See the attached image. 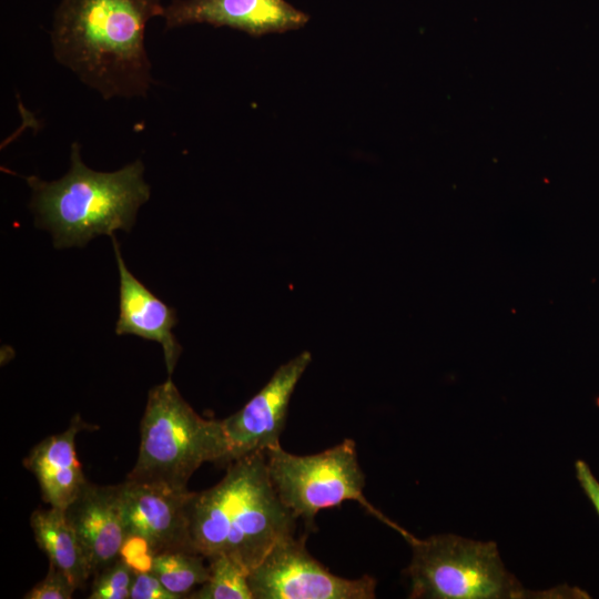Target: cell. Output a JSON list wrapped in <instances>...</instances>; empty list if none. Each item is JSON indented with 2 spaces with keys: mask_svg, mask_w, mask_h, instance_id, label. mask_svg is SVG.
I'll return each instance as SVG.
<instances>
[{
  "mask_svg": "<svg viewBox=\"0 0 599 599\" xmlns=\"http://www.w3.org/2000/svg\"><path fill=\"white\" fill-rule=\"evenodd\" d=\"M70 160L68 173L57 181L23 176L32 190L35 224L51 232L58 248L84 246L98 235L130 231L150 197L141 160L114 172L93 171L81 160L77 142Z\"/></svg>",
  "mask_w": 599,
  "mask_h": 599,
  "instance_id": "3",
  "label": "cell"
},
{
  "mask_svg": "<svg viewBox=\"0 0 599 599\" xmlns=\"http://www.w3.org/2000/svg\"><path fill=\"white\" fill-rule=\"evenodd\" d=\"M403 538L412 548L405 569L412 599L535 598L510 573L494 541H477L454 534L419 539Z\"/></svg>",
  "mask_w": 599,
  "mask_h": 599,
  "instance_id": "5",
  "label": "cell"
},
{
  "mask_svg": "<svg viewBox=\"0 0 599 599\" xmlns=\"http://www.w3.org/2000/svg\"><path fill=\"white\" fill-rule=\"evenodd\" d=\"M186 517L194 552L206 559L226 556L247 573L295 535L298 520L272 485L265 451L232 461L215 486L192 491Z\"/></svg>",
  "mask_w": 599,
  "mask_h": 599,
  "instance_id": "2",
  "label": "cell"
},
{
  "mask_svg": "<svg viewBox=\"0 0 599 599\" xmlns=\"http://www.w3.org/2000/svg\"><path fill=\"white\" fill-rule=\"evenodd\" d=\"M306 535L277 542L247 575L253 599H373L377 581L332 573L306 549Z\"/></svg>",
  "mask_w": 599,
  "mask_h": 599,
  "instance_id": "7",
  "label": "cell"
},
{
  "mask_svg": "<svg viewBox=\"0 0 599 599\" xmlns=\"http://www.w3.org/2000/svg\"><path fill=\"white\" fill-rule=\"evenodd\" d=\"M311 361V353L303 352L283 364L240 410L221 419L227 447L224 465L281 445L292 394Z\"/></svg>",
  "mask_w": 599,
  "mask_h": 599,
  "instance_id": "8",
  "label": "cell"
},
{
  "mask_svg": "<svg viewBox=\"0 0 599 599\" xmlns=\"http://www.w3.org/2000/svg\"><path fill=\"white\" fill-rule=\"evenodd\" d=\"M88 425L74 416L68 429L45 437L23 459L24 467L34 475L44 502L64 509L88 480L78 459L77 435Z\"/></svg>",
  "mask_w": 599,
  "mask_h": 599,
  "instance_id": "13",
  "label": "cell"
},
{
  "mask_svg": "<svg viewBox=\"0 0 599 599\" xmlns=\"http://www.w3.org/2000/svg\"><path fill=\"white\" fill-rule=\"evenodd\" d=\"M209 579L190 592L192 599H253L247 571L231 558L220 555L207 559Z\"/></svg>",
  "mask_w": 599,
  "mask_h": 599,
  "instance_id": "16",
  "label": "cell"
},
{
  "mask_svg": "<svg viewBox=\"0 0 599 599\" xmlns=\"http://www.w3.org/2000/svg\"><path fill=\"white\" fill-rule=\"evenodd\" d=\"M136 571L122 558L94 575L89 599H130Z\"/></svg>",
  "mask_w": 599,
  "mask_h": 599,
  "instance_id": "17",
  "label": "cell"
},
{
  "mask_svg": "<svg viewBox=\"0 0 599 599\" xmlns=\"http://www.w3.org/2000/svg\"><path fill=\"white\" fill-rule=\"evenodd\" d=\"M77 589L78 587L64 572L50 565L47 576L27 592L23 598L70 599Z\"/></svg>",
  "mask_w": 599,
  "mask_h": 599,
  "instance_id": "18",
  "label": "cell"
},
{
  "mask_svg": "<svg viewBox=\"0 0 599 599\" xmlns=\"http://www.w3.org/2000/svg\"><path fill=\"white\" fill-rule=\"evenodd\" d=\"M140 435L138 459L128 479L187 488L204 463L225 464L221 420L200 416L170 377L149 392Z\"/></svg>",
  "mask_w": 599,
  "mask_h": 599,
  "instance_id": "4",
  "label": "cell"
},
{
  "mask_svg": "<svg viewBox=\"0 0 599 599\" xmlns=\"http://www.w3.org/2000/svg\"><path fill=\"white\" fill-rule=\"evenodd\" d=\"M119 486L126 538L142 540L152 556L174 550L193 551L186 517L192 491L128 478Z\"/></svg>",
  "mask_w": 599,
  "mask_h": 599,
  "instance_id": "9",
  "label": "cell"
},
{
  "mask_svg": "<svg viewBox=\"0 0 599 599\" xmlns=\"http://www.w3.org/2000/svg\"><path fill=\"white\" fill-rule=\"evenodd\" d=\"M63 510L92 576L121 557L126 534L119 485L100 486L88 481Z\"/></svg>",
  "mask_w": 599,
  "mask_h": 599,
  "instance_id": "11",
  "label": "cell"
},
{
  "mask_svg": "<svg viewBox=\"0 0 599 599\" xmlns=\"http://www.w3.org/2000/svg\"><path fill=\"white\" fill-rule=\"evenodd\" d=\"M265 458L278 497L307 528L315 529L314 520L322 509L355 500L399 535L406 531L364 496L365 475L353 439L347 438L329 449L306 456L291 454L277 445L265 450Z\"/></svg>",
  "mask_w": 599,
  "mask_h": 599,
  "instance_id": "6",
  "label": "cell"
},
{
  "mask_svg": "<svg viewBox=\"0 0 599 599\" xmlns=\"http://www.w3.org/2000/svg\"><path fill=\"white\" fill-rule=\"evenodd\" d=\"M119 271V318L118 335H134L154 341L163 348L169 376L173 373L182 347L172 329L177 318L175 309L155 296L126 267L115 235L111 236Z\"/></svg>",
  "mask_w": 599,
  "mask_h": 599,
  "instance_id": "12",
  "label": "cell"
},
{
  "mask_svg": "<svg viewBox=\"0 0 599 599\" xmlns=\"http://www.w3.org/2000/svg\"><path fill=\"white\" fill-rule=\"evenodd\" d=\"M205 560V557L193 551H164L152 557L149 571L181 599L209 579V564Z\"/></svg>",
  "mask_w": 599,
  "mask_h": 599,
  "instance_id": "15",
  "label": "cell"
},
{
  "mask_svg": "<svg viewBox=\"0 0 599 599\" xmlns=\"http://www.w3.org/2000/svg\"><path fill=\"white\" fill-rule=\"evenodd\" d=\"M576 477L587 498L599 516V481L592 474L588 464L578 459L575 463Z\"/></svg>",
  "mask_w": 599,
  "mask_h": 599,
  "instance_id": "20",
  "label": "cell"
},
{
  "mask_svg": "<svg viewBox=\"0 0 599 599\" xmlns=\"http://www.w3.org/2000/svg\"><path fill=\"white\" fill-rule=\"evenodd\" d=\"M30 526L50 565L64 572L78 588H83L92 572L64 510L37 509L30 516Z\"/></svg>",
  "mask_w": 599,
  "mask_h": 599,
  "instance_id": "14",
  "label": "cell"
},
{
  "mask_svg": "<svg viewBox=\"0 0 599 599\" xmlns=\"http://www.w3.org/2000/svg\"><path fill=\"white\" fill-rule=\"evenodd\" d=\"M164 8L161 0H60L53 55L104 100L145 97L154 82L145 27Z\"/></svg>",
  "mask_w": 599,
  "mask_h": 599,
  "instance_id": "1",
  "label": "cell"
},
{
  "mask_svg": "<svg viewBox=\"0 0 599 599\" xmlns=\"http://www.w3.org/2000/svg\"><path fill=\"white\" fill-rule=\"evenodd\" d=\"M162 18L166 29L207 23L252 37L297 30L309 20L308 14L285 0H173Z\"/></svg>",
  "mask_w": 599,
  "mask_h": 599,
  "instance_id": "10",
  "label": "cell"
},
{
  "mask_svg": "<svg viewBox=\"0 0 599 599\" xmlns=\"http://www.w3.org/2000/svg\"><path fill=\"white\" fill-rule=\"evenodd\" d=\"M130 599H180L169 591L151 571H136Z\"/></svg>",
  "mask_w": 599,
  "mask_h": 599,
  "instance_id": "19",
  "label": "cell"
}]
</instances>
